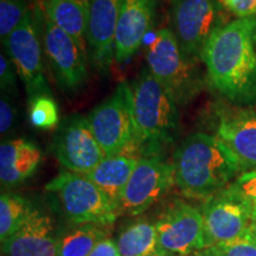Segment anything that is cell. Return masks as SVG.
Returning <instances> with one entry per match:
<instances>
[{"instance_id":"24","label":"cell","mask_w":256,"mask_h":256,"mask_svg":"<svg viewBox=\"0 0 256 256\" xmlns=\"http://www.w3.org/2000/svg\"><path fill=\"white\" fill-rule=\"evenodd\" d=\"M28 116L31 124L40 130L55 128L60 121L58 108L51 95H40L31 98Z\"/></svg>"},{"instance_id":"4","label":"cell","mask_w":256,"mask_h":256,"mask_svg":"<svg viewBox=\"0 0 256 256\" xmlns=\"http://www.w3.org/2000/svg\"><path fill=\"white\" fill-rule=\"evenodd\" d=\"M147 69L177 106L194 100L203 88L198 60L191 58L179 46L170 28H162L146 54Z\"/></svg>"},{"instance_id":"7","label":"cell","mask_w":256,"mask_h":256,"mask_svg":"<svg viewBox=\"0 0 256 256\" xmlns=\"http://www.w3.org/2000/svg\"><path fill=\"white\" fill-rule=\"evenodd\" d=\"M255 206L230 184L200 208L208 248L248 235Z\"/></svg>"},{"instance_id":"1","label":"cell","mask_w":256,"mask_h":256,"mask_svg":"<svg viewBox=\"0 0 256 256\" xmlns=\"http://www.w3.org/2000/svg\"><path fill=\"white\" fill-rule=\"evenodd\" d=\"M255 26L256 17L224 23L200 55L211 87L240 107L256 101Z\"/></svg>"},{"instance_id":"11","label":"cell","mask_w":256,"mask_h":256,"mask_svg":"<svg viewBox=\"0 0 256 256\" xmlns=\"http://www.w3.org/2000/svg\"><path fill=\"white\" fill-rule=\"evenodd\" d=\"M34 16V12H28L20 26L2 42L30 100L40 95H51L44 74L42 43Z\"/></svg>"},{"instance_id":"34","label":"cell","mask_w":256,"mask_h":256,"mask_svg":"<svg viewBox=\"0 0 256 256\" xmlns=\"http://www.w3.org/2000/svg\"><path fill=\"white\" fill-rule=\"evenodd\" d=\"M254 42H255V46H256V26H255V31H254Z\"/></svg>"},{"instance_id":"2","label":"cell","mask_w":256,"mask_h":256,"mask_svg":"<svg viewBox=\"0 0 256 256\" xmlns=\"http://www.w3.org/2000/svg\"><path fill=\"white\" fill-rule=\"evenodd\" d=\"M176 186L188 198L208 200L232 184L241 171L238 158L216 136L196 132L174 153Z\"/></svg>"},{"instance_id":"28","label":"cell","mask_w":256,"mask_h":256,"mask_svg":"<svg viewBox=\"0 0 256 256\" xmlns=\"http://www.w3.org/2000/svg\"><path fill=\"white\" fill-rule=\"evenodd\" d=\"M220 8L238 18L256 17V0H218Z\"/></svg>"},{"instance_id":"35","label":"cell","mask_w":256,"mask_h":256,"mask_svg":"<svg viewBox=\"0 0 256 256\" xmlns=\"http://www.w3.org/2000/svg\"><path fill=\"white\" fill-rule=\"evenodd\" d=\"M152 256H162V255H159L158 252H156V254H154V255H152Z\"/></svg>"},{"instance_id":"30","label":"cell","mask_w":256,"mask_h":256,"mask_svg":"<svg viewBox=\"0 0 256 256\" xmlns=\"http://www.w3.org/2000/svg\"><path fill=\"white\" fill-rule=\"evenodd\" d=\"M16 121V110L14 106L11 104L8 100V96H2V101H0V132L2 136H4L11 130Z\"/></svg>"},{"instance_id":"16","label":"cell","mask_w":256,"mask_h":256,"mask_svg":"<svg viewBox=\"0 0 256 256\" xmlns=\"http://www.w3.org/2000/svg\"><path fill=\"white\" fill-rule=\"evenodd\" d=\"M2 244L4 256H58L60 238L52 217L34 208L17 232Z\"/></svg>"},{"instance_id":"9","label":"cell","mask_w":256,"mask_h":256,"mask_svg":"<svg viewBox=\"0 0 256 256\" xmlns=\"http://www.w3.org/2000/svg\"><path fill=\"white\" fill-rule=\"evenodd\" d=\"M218 0H172L171 31L182 50L191 58H200L202 51L223 25Z\"/></svg>"},{"instance_id":"5","label":"cell","mask_w":256,"mask_h":256,"mask_svg":"<svg viewBox=\"0 0 256 256\" xmlns=\"http://www.w3.org/2000/svg\"><path fill=\"white\" fill-rule=\"evenodd\" d=\"M46 188L56 194L63 214L75 224L112 226L119 216L114 202L84 174L66 170L49 182Z\"/></svg>"},{"instance_id":"27","label":"cell","mask_w":256,"mask_h":256,"mask_svg":"<svg viewBox=\"0 0 256 256\" xmlns=\"http://www.w3.org/2000/svg\"><path fill=\"white\" fill-rule=\"evenodd\" d=\"M17 72H16L14 63L11 62L6 52L0 55V87L2 94L16 92L17 90Z\"/></svg>"},{"instance_id":"18","label":"cell","mask_w":256,"mask_h":256,"mask_svg":"<svg viewBox=\"0 0 256 256\" xmlns=\"http://www.w3.org/2000/svg\"><path fill=\"white\" fill-rule=\"evenodd\" d=\"M40 160V150L28 140L2 142L0 146V180L2 186L23 183L36 172Z\"/></svg>"},{"instance_id":"33","label":"cell","mask_w":256,"mask_h":256,"mask_svg":"<svg viewBox=\"0 0 256 256\" xmlns=\"http://www.w3.org/2000/svg\"><path fill=\"white\" fill-rule=\"evenodd\" d=\"M249 234L256 240V206L254 209V214H252V224H250V229H249Z\"/></svg>"},{"instance_id":"13","label":"cell","mask_w":256,"mask_h":256,"mask_svg":"<svg viewBox=\"0 0 256 256\" xmlns=\"http://www.w3.org/2000/svg\"><path fill=\"white\" fill-rule=\"evenodd\" d=\"M43 48L60 88L76 90L88 78L87 50L44 14Z\"/></svg>"},{"instance_id":"26","label":"cell","mask_w":256,"mask_h":256,"mask_svg":"<svg viewBox=\"0 0 256 256\" xmlns=\"http://www.w3.org/2000/svg\"><path fill=\"white\" fill-rule=\"evenodd\" d=\"M217 256H256V240L250 234L211 247Z\"/></svg>"},{"instance_id":"15","label":"cell","mask_w":256,"mask_h":256,"mask_svg":"<svg viewBox=\"0 0 256 256\" xmlns=\"http://www.w3.org/2000/svg\"><path fill=\"white\" fill-rule=\"evenodd\" d=\"M121 0H89L87 44L98 70L110 69L115 60V36Z\"/></svg>"},{"instance_id":"19","label":"cell","mask_w":256,"mask_h":256,"mask_svg":"<svg viewBox=\"0 0 256 256\" xmlns=\"http://www.w3.org/2000/svg\"><path fill=\"white\" fill-rule=\"evenodd\" d=\"M140 158L142 156L133 153V150L106 156L92 171L84 176L98 185L114 202L119 210L122 192Z\"/></svg>"},{"instance_id":"20","label":"cell","mask_w":256,"mask_h":256,"mask_svg":"<svg viewBox=\"0 0 256 256\" xmlns=\"http://www.w3.org/2000/svg\"><path fill=\"white\" fill-rule=\"evenodd\" d=\"M89 0H44L46 17L87 50Z\"/></svg>"},{"instance_id":"8","label":"cell","mask_w":256,"mask_h":256,"mask_svg":"<svg viewBox=\"0 0 256 256\" xmlns=\"http://www.w3.org/2000/svg\"><path fill=\"white\" fill-rule=\"evenodd\" d=\"M154 223L159 255L179 256L208 248L203 215L186 202H171Z\"/></svg>"},{"instance_id":"3","label":"cell","mask_w":256,"mask_h":256,"mask_svg":"<svg viewBox=\"0 0 256 256\" xmlns=\"http://www.w3.org/2000/svg\"><path fill=\"white\" fill-rule=\"evenodd\" d=\"M136 150L144 156L158 153L174 142L180 130L178 106L154 78L142 69L132 86Z\"/></svg>"},{"instance_id":"10","label":"cell","mask_w":256,"mask_h":256,"mask_svg":"<svg viewBox=\"0 0 256 256\" xmlns=\"http://www.w3.org/2000/svg\"><path fill=\"white\" fill-rule=\"evenodd\" d=\"M176 185L174 168L160 156H144L134 168L119 203V215L138 216Z\"/></svg>"},{"instance_id":"22","label":"cell","mask_w":256,"mask_h":256,"mask_svg":"<svg viewBox=\"0 0 256 256\" xmlns=\"http://www.w3.org/2000/svg\"><path fill=\"white\" fill-rule=\"evenodd\" d=\"M110 226L102 224H78L60 238L58 256H88L96 246L110 238Z\"/></svg>"},{"instance_id":"23","label":"cell","mask_w":256,"mask_h":256,"mask_svg":"<svg viewBox=\"0 0 256 256\" xmlns=\"http://www.w3.org/2000/svg\"><path fill=\"white\" fill-rule=\"evenodd\" d=\"M34 209L30 202L14 194L0 197V241L4 243L17 232Z\"/></svg>"},{"instance_id":"12","label":"cell","mask_w":256,"mask_h":256,"mask_svg":"<svg viewBox=\"0 0 256 256\" xmlns=\"http://www.w3.org/2000/svg\"><path fill=\"white\" fill-rule=\"evenodd\" d=\"M56 158L70 172L87 174L106 158L92 132L88 118L74 115L66 118L54 139Z\"/></svg>"},{"instance_id":"21","label":"cell","mask_w":256,"mask_h":256,"mask_svg":"<svg viewBox=\"0 0 256 256\" xmlns=\"http://www.w3.org/2000/svg\"><path fill=\"white\" fill-rule=\"evenodd\" d=\"M116 246L121 256H152L158 252L156 223L136 220L128 223L118 236Z\"/></svg>"},{"instance_id":"31","label":"cell","mask_w":256,"mask_h":256,"mask_svg":"<svg viewBox=\"0 0 256 256\" xmlns=\"http://www.w3.org/2000/svg\"><path fill=\"white\" fill-rule=\"evenodd\" d=\"M88 256H121L118 249L116 242L113 240L106 238L98 243Z\"/></svg>"},{"instance_id":"14","label":"cell","mask_w":256,"mask_h":256,"mask_svg":"<svg viewBox=\"0 0 256 256\" xmlns=\"http://www.w3.org/2000/svg\"><path fill=\"white\" fill-rule=\"evenodd\" d=\"M216 136L229 147L243 171H256V112L223 108L217 115Z\"/></svg>"},{"instance_id":"6","label":"cell","mask_w":256,"mask_h":256,"mask_svg":"<svg viewBox=\"0 0 256 256\" xmlns=\"http://www.w3.org/2000/svg\"><path fill=\"white\" fill-rule=\"evenodd\" d=\"M89 124L106 156L136 150L132 87L120 83L107 100L88 115Z\"/></svg>"},{"instance_id":"25","label":"cell","mask_w":256,"mask_h":256,"mask_svg":"<svg viewBox=\"0 0 256 256\" xmlns=\"http://www.w3.org/2000/svg\"><path fill=\"white\" fill-rule=\"evenodd\" d=\"M30 12L23 0H0V37L2 42L17 30Z\"/></svg>"},{"instance_id":"17","label":"cell","mask_w":256,"mask_h":256,"mask_svg":"<svg viewBox=\"0 0 256 256\" xmlns=\"http://www.w3.org/2000/svg\"><path fill=\"white\" fill-rule=\"evenodd\" d=\"M156 0H121L116 36L115 60L127 62L142 46L144 38L154 20Z\"/></svg>"},{"instance_id":"29","label":"cell","mask_w":256,"mask_h":256,"mask_svg":"<svg viewBox=\"0 0 256 256\" xmlns=\"http://www.w3.org/2000/svg\"><path fill=\"white\" fill-rule=\"evenodd\" d=\"M232 184L256 206V171L243 172Z\"/></svg>"},{"instance_id":"32","label":"cell","mask_w":256,"mask_h":256,"mask_svg":"<svg viewBox=\"0 0 256 256\" xmlns=\"http://www.w3.org/2000/svg\"><path fill=\"white\" fill-rule=\"evenodd\" d=\"M179 256H217V254L214 252L212 248L209 247V248H204V249H200V250L192 252H188V254L179 255Z\"/></svg>"}]
</instances>
